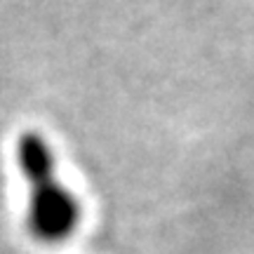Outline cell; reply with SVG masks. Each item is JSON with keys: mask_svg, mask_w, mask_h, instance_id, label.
I'll list each match as a JSON object with an SVG mask.
<instances>
[{"mask_svg": "<svg viewBox=\"0 0 254 254\" xmlns=\"http://www.w3.org/2000/svg\"><path fill=\"white\" fill-rule=\"evenodd\" d=\"M17 165L28 186V228L43 243H64L80 224V202L62 186L52 146L38 132L17 139Z\"/></svg>", "mask_w": 254, "mask_h": 254, "instance_id": "1", "label": "cell"}]
</instances>
